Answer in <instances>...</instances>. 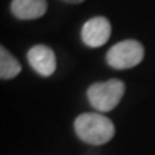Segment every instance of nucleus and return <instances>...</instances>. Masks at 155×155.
<instances>
[{"label":"nucleus","instance_id":"3","mask_svg":"<svg viewBox=\"0 0 155 155\" xmlns=\"http://www.w3.org/2000/svg\"><path fill=\"white\" fill-rule=\"evenodd\" d=\"M144 46L138 40L128 39L114 45L106 53V62L114 69H129L144 59Z\"/></svg>","mask_w":155,"mask_h":155},{"label":"nucleus","instance_id":"5","mask_svg":"<svg viewBox=\"0 0 155 155\" xmlns=\"http://www.w3.org/2000/svg\"><path fill=\"white\" fill-rule=\"evenodd\" d=\"M28 61L35 72H38L40 76H50L56 69L55 53L45 45H36L30 48L28 52Z\"/></svg>","mask_w":155,"mask_h":155},{"label":"nucleus","instance_id":"2","mask_svg":"<svg viewBox=\"0 0 155 155\" xmlns=\"http://www.w3.org/2000/svg\"><path fill=\"white\" fill-rule=\"evenodd\" d=\"M125 92V83L119 79H109L106 82H96L88 89L89 104L99 112L112 111Z\"/></svg>","mask_w":155,"mask_h":155},{"label":"nucleus","instance_id":"8","mask_svg":"<svg viewBox=\"0 0 155 155\" xmlns=\"http://www.w3.org/2000/svg\"><path fill=\"white\" fill-rule=\"evenodd\" d=\"M65 3H72V5H76V3H82L83 0H62Z\"/></svg>","mask_w":155,"mask_h":155},{"label":"nucleus","instance_id":"6","mask_svg":"<svg viewBox=\"0 0 155 155\" xmlns=\"http://www.w3.org/2000/svg\"><path fill=\"white\" fill-rule=\"evenodd\" d=\"M12 13L22 20H33L42 17L48 10L46 0H12Z\"/></svg>","mask_w":155,"mask_h":155},{"label":"nucleus","instance_id":"4","mask_svg":"<svg viewBox=\"0 0 155 155\" xmlns=\"http://www.w3.org/2000/svg\"><path fill=\"white\" fill-rule=\"evenodd\" d=\"M111 38V23L104 16L89 19L82 28V40L89 48H99Z\"/></svg>","mask_w":155,"mask_h":155},{"label":"nucleus","instance_id":"7","mask_svg":"<svg viewBox=\"0 0 155 155\" xmlns=\"http://www.w3.org/2000/svg\"><path fill=\"white\" fill-rule=\"evenodd\" d=\"M22 71V65L13 58L5 46L0 48V78L2 79H12L17 76V73Z\"/></svg>","mask_w":155,"mask_h":155},{"label":"nucleus","instance_id":"1","mask_svg":"<svg viewBox=\"0 0 155 155\" xmlns=\"http://www.w3.org/2000/svg\"><path fill=\"white\" fill-rule=\"evenodd\" d=\"M73 128L79 139L91 145H104L115 135V127L112 121L98 112L79 115L73 122Z\"/></svg>","mask_w":155,"mask_h":155}]
</instances>
